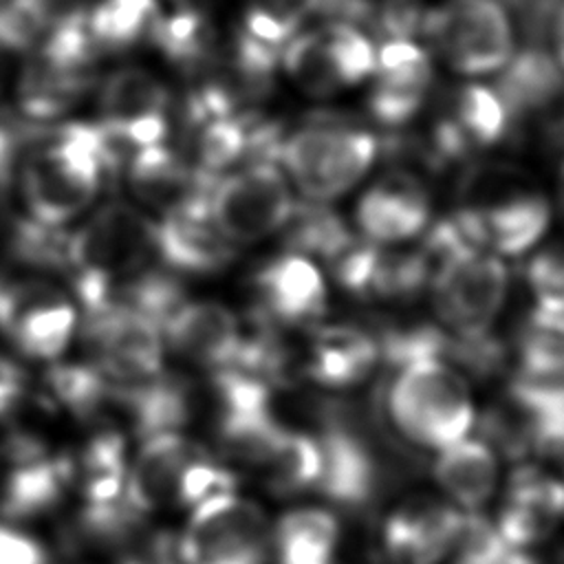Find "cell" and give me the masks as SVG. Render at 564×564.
Returning a JSON list of instances; mask_svg holds the SVG:
<instances>
[{"instance_id":"cell-1","label":"cell","mask_w":564,"mask_h":564,"mask_svg":"<svg viewBox=\"0 0 564 564\" xmlns=\"http://www.w3.org/2000/svg\"><path fill=\"white\" fill-rule=\"evenodd\" d=\"M423 245L432 258L427 289L438 326L454 339L487 337L509 293L502 258L471 245L452 216L438 220Z\"/></svg>"},{"instance_id":"cell-2","label":"cell","mask_w":564,"mask_h":564,"mask_svg":"<svg viewBox=\"0 0 564 564\" xmlns=\"http://www.w3.org/2000/svg\"><path fill=\"white\" fill-rule=\"evenodd\" d=\"M104 174L99 123H64L42 130L20 170V189L29 216L59 227L88 207Z\"/></svg>"},{"instance_id":"cell-3","label":"cell","mask_w":564,"mask_h":564,"mask_svg":"<svg viewBox=\"0 0 564 564\" xmlns=\"http://www.w3.org/2000/svg\"><path fill=\"white\" fill-rule=\"evenodd\" d=\"M386 414L410 445L443 449L474 427L476 410L467 377L443 357H421L392 366Z\"/></svg>"},{"instance_id":"cell-4","label":"cell","mask_w":564,"mask_h":564,"mask_svg":"<svg viewBox=\"0 0 564 564\" xmlns=\"http://www.w3.org/2000/svg\"><path fill=\"white\" fill-rule=\"evenodd\" d=\"M154 251V225L128 203H108L68 236V278L86 315L112 304L117 289Z\"/></svg>"},{"instance_id":"cell-5","label":"cell","mask_w":564,"mask_h":564,"mask_svg":"<svg viewBox=\"0 0 564 564\" xmlns=\"http://www.w3.org/2000/svg\"><path fill=\"white\" fill-rule=\"evenodd\" d=\"M99 51L88 33L86 11L42 31L18 77V106L31 119H55L75 108L93 84Z\"/></svg>"},{"instance_id":"cell-6","label":"cell","mask_w":564,"mask_h":564,"mask_svg":"<svg viewBox=\"0 0 564 564\" xmlns=\"http://www.w3.org/2000/svg\"><path fill=\"white\" fill-rule=\"evenodd\" d=\"M379 156V139L361 128L311 123L284 137L278 161L311 203L350 192Z\"/></svg>"},{"instance_id":"cell-7","label":"cell","mask_w":564,"mask_h":564,"mask_svg":"<svg viewBox=\"0 0 564 564\" xmlns=\"http://www.w3.org/2000/svg\"><path fill=\"white\" fill-rule=\"evenodd\" d=\"M421 33L430 48L463 77H487L516 53V29L500 0H445L425 11Z\"/></svg>"},{"instance_id":"cell-8","label":"cell","mask_w":564,"mask_h":564,"mask_svg":"<svg viewBox=\"0 0 564 564\" xmlns=\"http://www.w3.org/2000/svg\"><path fill=\"white\" fill-rule=\"evenodd\" d=\"M377 46L352 22L337 20L295 33L282 48V66L308 97H330L372 77Z\"/></svg>"},{"instance_id":"cell-9","label":"cell","mask_w":564,"mask_h":564,"mask_svg":"<svg viewBox=\"0 0 564 564\" xmlns=\"http://www.w3.org/2000/svg\"><path fill=\"white\" fill-rule=\"evenodd\" d=\"M176 551L181 564H264L267 518L236 491L212 496L194 507Z\"/></svg>"},{"instance_id":"cell-10","label":"cell","mask_w":564,"mask_h":564,"mask_svg":"<svg viewBox=\"0 0 564 564\" xmlns=\"http://www.w3.org/2000/svg\"><path fill=\"white\" fill-rule=\"evenodd\" d=\"M293 205L282 170L271 161H256L218 176L209 196V218L231 245H251L282 229Z\"/></svg>"},{"instance_id":"cell-11","label":"cell","mask_w":564,"mask_h":564,"mask_svg":"<svg viewBox=\"0 0 564 564\" xmlns=\"http://www.w3.org/2000/svg\"><path fill=\"white\" fill-rule=\"evenodd\" d=\"M77 324L75 306L42 273L0 275V330L31 359H57Z\"/></svg>"},{"instance_id":"cell-12","label":"cell","mask_w":564,"mask_h":564,"mask_svg":"<svg viewBox=\"0 0 564 564\" xmlns=\"http://www.w3.org/2000/svg\"><path fill=\"white\" fill-rule=\"evenodd\" d=\"M84 339L95 352V368L110 386L128 388L161 377V326L132 308L112 304L86 315Z\"/></svg>"},{"instance_id":"cell-13","label":"cell","mask_w":564,"mask_h":564,"mask_svg":"<svg viewBox=\"0 0 564 564\" xmlns=\"http://www.w3.org/2000/svg\"><path fill=\"white\" fill-rule=\"evenodd\" d=\"M454 218L471 245L498 258H520L549 231L551 205L538 192L513 189L469 203Z\"/></svg>"},{"instance_id":"cell-14","label":"cell","mask_w":564,"mask_h":564,"mask_svg":"<svg viewBox=\"0 0 564 564\" xmlns=\"http://www.w3.org/2000/svg\"><path fill=\"white\" fill-rule=\"evenodd\" d=\"M167 86L145 68L112 70L99 88L101 123L134 150L159 145L167 137Z\"/></svg>"},{"instance_id":"cell-15","label":"cell","mask_w":564,"mask_h":564,"mask_svg":"<svg viewBox=\"0 0 564 564\" xmlns=\"http://www.w3.org/2000/svg\"><path fill=\"white\" fill-rule=\"evenodd\" d=\"M126 174L134 198L156 207L163 216H209V196L218 176L185 163L163 143L139 148L130 156Z\"/></svg>"},{"instance_id":"cell-16","label":"cell","mask_w":564,"mask_h":564,"mask_svg":"<svg viewBox=\"0 0 564 564\" xmlns=\"http://www.w3.org/2000/svg\"><path fill=\"white\" fill-rule=\"evenodd\" d=\"M432 79L434 64L427 48L414 40H383L377 46L368 93L370 115L388 128L405 126L423 108Z\"/></svg>"},{"instance_id":"cell-17","label":"cell","mask_w":564,"mask_h":564,"mask_svg":"<svg viewBox=\"0 0 564 564\" xmlns=\"http://www.w3.org/2000/svg\"><path fill=\"white\" fill-rule=\"evenodd\" d=\"M432 203L425 187L410 174L394 172L372 183L357 200L359 236L392 247L421 236L430 227Z\"/></svg>"},{"instance_id":"cell-18","label":"cell","mask_w":564,"mask_h":564,"mask_svg":"<svg viewBox=\"0 0 564 564\" xmlns=\"http://www.w3.org/2000/svg\"><path fill=\"white\" fill-rule=\"evenodd\" d=\"M258 315L273 326H306L326 311V284L311 258L284 253L256 273Z\"/></svg>"},{"instance_id":"cell-19","label":"cell","mask_w":564,"mask_h":564,"mask_svg":"<svg viewBox=\"0 0 564 564\" xmlns=\"http://www.w3.org/2000/svg\"><path fill=\"white\" fill-rule=\"evenodd\" d=\"M161 333L178 357L212 370L231 368L242 339L238 317L218 302H183Z\"/></svg>"},{"instance_id":"cell-20","label":"cell","mask_w":564,"mask_h":564,"mask_svg":"<svg viewBox=\"0 0 564 564\" xmlns=\"http://www.w3.org/2000/svg\"><path fill=\"white\" fill-rule=\"evenodd\" d=\"M317 443L322 471L315 487L339 507H366L379 487V465L364 436L328 416Z\"/></svg>"},{"instance_id":"cell-21","label":"cell","mask_w":564,"mask_h":564,"mask_svg":"<svg viewBox=\"0 0 564 564\" xmlns=\"http://www.w3.org/2000/svg\"><path fill=\"white\" fill-rule=\"evenodd\" d=\"M463 513L436 500L397 509L383 524V553L392 564H438L454 551Z\"/></svg>"},{"instance_id":"cell-22","label":"cell","mask_w":564,"mask_h":564,"mask_svg":"<svg viewBox=\"0 0 564 564\" xmlns=\"http://www.w3.org/2000/svg\"><path fill=\"white\" fill-rule=\"evenodd\" d=\"M205 456V449L181 432L148 436L126 476V502L143 513L176 502L185 469Z\"/></svg>"},{"instance_id":"cell-23","label":"cell","mask_w":564,"mask_h":564,"mask_svg":"<svg viewBox=\"0 0 564 564\" xmlns=\"http://www.w3.org/2000/svg\"><path fill=\"white\" fill-rule=\"evenodd\" d=\"M379 359V339L364 328L333 324L311 335L302 357V375L326 388H350L361 383Z\"/></svg>"},{"instance_id":"cell-24","label":"cell","mask_w":564,"mask_h":564,"mask_svg":"<svg viewBox=\"0 0 564 564\" xmlns=\"http://www.w3.org/2000/svg\"><path fill=\"white\" fill-rule=\"evenodd\" d=\"M154 251L174 271L207 275L223 271L236 258L231 245L209 216L167 214L154 225Z\"/></svg>"},{"instance_id":"cell-25","label":"cell","mask_w":564,"mask_h":564,"mask_svg":"<svg viewBox=\"0 0 564 564\" xmlns=\"http://www.w3.org/2000/svg\"><path fill=\"white\" fill-rule=\"evenodd\" d=\"M75 478L73 460L66 456H37L9 465L0 487V516L11 522L31 520L55 509Z\"/></svg>"},{"instance_id":"cell-26","label":"cell","mask_w":564,"mask_h":564,"mask_svg":"<svg viewBox=\"0 0 564 564\" xmlns=\"http://www.w3.org/2000/svg\"><path fill=\"white\" fill-rule=\"evenodd\" d=\"M496 93L505 101L511 121L538 115L553 106L564 90V70L553 53L538 46L516 51L498 73Z\"/></svg>"},{"instance_id":"cell-27","label":"cell","mask_w":564,"mask_h":564,"mask_svg":"<svg viewBox=\"0 0 564 564\" xmlns=\"http://www.w3.org/2000/svg\"><path fill=\"white\" fill-rule=\"evenodd\" d=\"M436 485L460 507L485 505L498 487L496 449L485 438H460L438 449L432 463Z\"/></svg>"},{"instance_id":"cell-28","label":"cell","mask_w":564,"mask_h":564,"mask_svg":"<svg viewBox=\"0 0 564 564\" xmlns=\"http://www.w3.org/2000/svg\"><path fill=\"white\" fill-rule=\"evenodd\" d=\"M438 123L467 154L469 150L489 148L505 139L513 121L494 86L471 82L458 88L449 115Z\"/></svg>"},{"instance_id":"cell-29","label":"cell","mask_w":564,"mask_h":564,"mask_svg":"<svg viewBox=\"0 0 564 564\" xmlns=\"http://www.w3.org/2000/svg\"><path fill=\"white\" fill-rule=\"evenodd\" d=\"M271 542L278 564H333L339 522L319 507L291 509L275 522Z\"/></svg>"},{"instance_id":"cell-30","label":"cell","mask_w":564,"mask_h":564,"mask_svg":"<svg viewBox=\"0 0 564 564\" xmlns=\"http://www.w3.org/2000/svg\"><path fill=\"white\" fill-rule=\"evenodd\" d=\"M161 18L156 0H97L86 11L88 33L99 53H119L152 37Z\"/></svg>"},{"instance_id":"cell-31","label":"cell","mask_w":564,"mask_h":564,"mask_svg":"<svg viewBox=\"0 0 564 564\" xmlns=\"http://www.w3.org/2000/svg\"><path fill=\"white\" fill-rule=\"evenodd\" d=\"M73 467L79 474L84 505H108L126 498V441L119 432L95 434Z\"/></svg>"},{"instance_id":"cell-32","label":"cell","mask_w":564,"mask_h":564,"mask_svg":"<svg viewBox=\"0 0 564 564\" xmlns=\"http://www.w3.org/2000/svg\"><path fill=\"white\" fill-rule=\"evenodd\" d=\"M518 379L531 383H564V319L533 313L516 341Z\"/></svg>"},{"instance_id":"cell-33","label":"cell","mask_w":564,"mask_h":564,"mask_svg":"<svg viewBox=\"0 0 564 564\" xmlns=\"http://www.w3.org/2000/svg\"><path fill=\"white\" fill-rule=\"evenodd\" d=\"M150 42L183 70H203L214 57V29L198 7H176L161 15Z\"/></svg>"},{"instance_id":"cell-34","label":"cell","mask_w":564,"mask_h":564,"mask_svg":"<svg viewBox=\"0 0 564 564\" xmlns=\"http://www.w3.org/2000/svg\"><path fill=\"white\" fill-rule=\"evenodd\" d=\"M284 245L291 253L317 256L324 262L330 260L344 245H348L355 234L324 203H302L293 205L289 220L284 223Z\"/></svg>"},{"instance_id":"cell-35","label":"cell","mask_w":564,"mask_h":564,"mask_svg":"<svg viewBox=\"0 0 564 564\" xmlns=\"http://www.w3.org/2000/svg\"><path fill=\"white\" fill-rule=\"evenodd\" d=\"M262 469L267 487L278 496H293L315 487L322 471L317 438L284 427Z\"/></svg>"},{"instance_id":"cell-36","label":"cell","mask_w":564,"mask_h":564,"mask_svg":"<svg viewBox=\"0 0 564 564\" xmlns=\"http://www.w3.org/2000/svg\"><path fill=\"white\" fill-rule=\"evenodd\" d=\"M251 117L253 115L240 112L214 117L194 126V165L218 176L220 170L245 159Z\"/></svg>"},{"instance_id":"cell-37","label":"cell","mask_w":564,"mask_h":564,"mask_svg":"<svg viewBox=\"0 0 564 564\" xmlns=\"http://www.w3.org/2000/svg\"><path fill=\"white\" fill-rule=\"evenodd\" d=\"M68 236L59 227L37 223L31 216L20 218L9 231V253L42 275L48 271L68 273Z\"/></svg>"},{"instance_id":"cell-38","label":"cell","mask_w":564,"mask_h":564,"mask_svg":"<svg viewBox=\"0 0 564 564\" xmlns=\"http://www.w3.org/2000/svg\"><path fill=\"white\" fill-rule=\"evenodd\" d=\"M51 394L77 419H95L108 403V381L95 366L53 364L46 372Z\"/></svg>"},{"instance_id":"cell-39","label":"cell","mask_w":564,"mask_h":564,"mask_svg":"<svg viewBox=\"0 0 564 564\" xmlns=\"http://www.w3.org/2000/svg\"><path fill=\"white\" fill-rule=\"evenodd\" d=\"M533 313L564 319V245H551L529 258L524 269Z\"/></svg>"},{"instance_id":"cell-40","label":"cell","mask_w":564,"mask_h":564,"mask_svg":"<svg viewBox=\"0 0 564 564\" xmlns=\"http://www.w3.org/2000/svg\"><path fill=\"white\" fill-rule=\"evenodd\" d=\"M507 502L524 505L560 520L564 516V482L538 467H518L507 487Z\"/></svg>"},{"instance_id":"cell-41","label":"cell","mask_w":564,"mask_h":564,"mask_svg":"<svg viewBox=\"0 0 564 564\" xmlns=\"http://www.w3.org/2000/svg\"><path fill=\"white\" fill-rule=\"evenodd\" d=\"M40 35V26L9 0L0 7V95L11 77L15 62L31 51Z\"/></svg>"},{"instance_id":"cell-42","label":"cell","mask_w":564,"mask_h":564,"mask_svg":"<svg viewBox=\"0 0 564 564\" xmlns=\"http://www.w3.org/2000/svg\"><path fill=\"white\" fill-rule=\"evenodd\" d=\"M238 478L225 469L223 465L209 460V456L196 458L183 474L178 494H176V505H189L196 507L198 502L218 496V494H229L236 491Z\"/></svg>"},{"instance_id":"cell-43","label":"cell","mask_w":564,"mask_h":564,"mask_svg":"<svg viewBox=\"0 0 564 564\" xmlns=\"http://www.w3.org/2000/svg\"><path fill=\"white\" fill-rule=\"evenodd\" d=\"M555 527H557L555 518L544 516L524 505L505 500V507L500 509L496 529L509 546L524 549V546H531V544L549 538Z\"/></svg>"},{"instance_id":"cell-44","label":"cell","mask_w":564,"mask_h":564,"mask_svg":"<svg viewBox=\"0 0 564 564\" xmlns=\"http://www.w3.org/2000/svg\"><path fill=\"white\" fill-rule=\"evenodd\" d=\"M0 564H48V553L35 538L0 524Z\"/></svg>"},{"instance_id":"cell-45","label":"cell","mask_w":564,"mask_h":564,"mask_svg":"<svg viewBox=\"0 0 564 564\" xmlns=\"http://www.w3.org/2000/svg\"><path fill=\"white\" fill-rule=\"evenodd\" d=\"M18 150H20L18 132H13L7 126H0V198H4V194L11 187Z\"/></svg>"},{"instance_id":"cell-46","label":"cell","mask_w":564,"mask_h":564,"mask_svg":"<svg viewBox=\"0 0 564 564\" xmlns=\"http://www.w3.org/2000/svg\"><path fill=\"white\" fill-rule=\"evenodd\" d=\"M551 33H553V55H555L560 68L564 70V2L557 7V11L553 15Z\"/></svg>"},{"instance_id":"cell-47","label":"cell","mask_w":564,"mask_h":564,"mask_svg":"<svg viewBox=\"0 0 564 564\" xmlns=\"http://www.w3.org/2000/svg\"><path fill=\"white\" fill-rule=\"evenodd\" d=\"M480 564H538V562H535V557H531L522 549L505 546L500 553H496L494 557H489V560H485Z\"/></svg>"},{"instance_id":"cell-48","label":"cell","mask_w":564,"mask_h":564,"mask_svg":"<svg viewBox=\"0 0 564 564\" xmlns=\"http://www.w3.org/2000/svg\"><path fill=\"white\" fill-rule=\"evenodd\" d=\"M557 212L564 220V161H562V167H560V174H557Z\"/></svg>"},{"instance_id":"cell-49","label":"cell","mask_w":564,"mask_h":564,"mask_svg":"<svg viewBox=\"0 0 564 564\" xmlns=\"http://www.w3.org/2000/svg\"><path fill=\"white\" fill-rule=\"evenodd\" d=\"M176 2V7H198L203 0H172Z\"/></svg>"},{"instance_id":"cell-50","label":"cell","mask_w":564,"mask_h":564,"mask_svg":"<svg viewBox=\"0 0 564 564\" xmlns=\"http://www.w3.org/2000/svg\"><path fill=\"white\" fill-rule=\"evenodd\" d=\"M4 2H7V0H0V7H2V4H4Z\"/></svg>"}]
</instances>
